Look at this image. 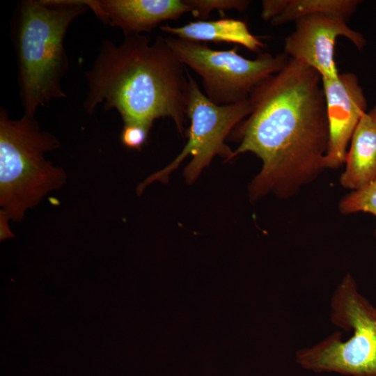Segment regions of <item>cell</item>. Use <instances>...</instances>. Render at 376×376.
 I'll return each instance as SVG.
<instances>
[{"mask_svg":"<svg viewBox=\"0 0 376 376\" xmlns=\"http://www.w3.org/2000/svg\"><path fill=\"white\" fill-rule=\"evenodd\" d=\"M251 113L235 131L233 157L250 152L263 162L250 185L256 199L288 196L324 169L329 122L321 75L295 59L250 95Z\"/></svg>","mask_w":376,"mask_h":376,"instance_id":"1","label":"cell"},{"mask_svg":"<svg viewBox=\"0 0 376 376\" xmlns=\"http://www.w3.org/2000/svg\"><path fill=\"white\" fill-rule=\"evenodd\" d=\"M88 94L84 107L116 109L124 125L150 130L159 118H171L183 135L189 98L188 71L159 36L153 42L144 34L124 36L117 45L104 40L92 68L86 74Z\"/></svg>","mask_w":376,"mask_h":376,"instance_id":"2","label":"cell"},{"mask_svg":"<svg viewBox=\"0 0 376 376\" xmlns=\"http://www.w3.org/2000/svg\"><path fill=\"white\" fill-rule=\"evenodd\" d=\"M88 10L82 0H26L19 4L15 47L24 113L65 97L61 81L69 70L64 39L72 22Z\"/></svg>","mask_w":376,"mask_h":376,"instance_id":"3","label":"cell"},{"mask_svg":"<svg viewBox=\"0 0 376 376\" xmlns=\"http://www.w3.org/2000/svg\"><path fill=\"white\" fill-rule=\"evenodd\" d=\"M34 117L24 113L13 120L0 110L1 212L14 221L66 180L65 171L45 157L58 148V140L42 130Z\"/></svg>","mask_w":376,"mask_h":376,"instance_id":"4","label":"cell"},{"mask_svg":"<svg viewBox=\"0 0 376 376\" xmlns=\"http://www.w3.org/2000/svg\"><path fill=\"white\" fill-rule=\"evenodd\" d=\"M331 320L352 336L343 340L334 332L317 344L299 350L296 363L315 373L376 376V307L359 291L350 274L338 284L331 301Z\"/></svg>","mask_w":376,"mask_h":376,"instance_id":"5","label":"cell"},{"mask_svg":"<svg viewBox=\"0 0 376 376\" xmlns=\"http://www.w3.org/2000/svg\"><path fill=\"white\" fill-rule=\"evenodd\" d=\"M165 40L180 61L201 77L206 97L220 106L249 100L290 60L284 53H259L255 59H249L239 54L237 47L214 50L202 42L172 36Z\"/></svg>","mask_w":376,"mask_h":376,"instance_id":"6","label":"cell"},{"mask_svg":"<svg viewBox=\"0 0 376 376\" xmlns=\"http://www.w3.org/2000/svg\"><path fill=\"white\" fill-rule=\"evenodd\" d=\"M189 98L187 116L190 120L188 141L182 152L165 169L148 178L138 187L140 193L150 183L166 182L169 175L189 155L193 159L185 169L188 182H194L201 171L216 155L230 160L233 151L225 143L232 129L246 118L252 111L250 100L228 105H217L203 93L188 72Z\"/></svg>","mask_w":376,"mask_h":376,"instance_id":"7","label":"cell"},{"mask_svg":"<svg viewBox=\"0 0 376 376\" xmlns=\"http://www.w3.org/2000/svg\"><path fill=\"white\" fill-rule=\"evenodd\" d=\"M347 22L325 14L299 19L294 31L285 38L283 53L315 70L322 78H336L339 75L334 57L336 39L347 38L359 51L367 44L363 35L351 29Z\"/></svg>","mask_w":376,"mask_h":376,"instance_id":"8","label":"cell"},{"mask_svg":"<svg viewBox=\"0 0 376 376\" xmlns=\"http://www.w3.org/2000/svg\"><path fill=\"white\" fill-rule=\"evenodd\" d=\"M329 122V143L324 169H337L345 161L347 146L368 102L354 73H339L336 78H322Z\"/></svg>","mask_w":376,"mask_h":376,"instance_id":"9","label":"cell"},{"mask_svg":"<svg viewBox=\"0 0 376 376\" xmlns=\"http://www.w3.org/2000/svg\"><path fill=\"white\" fill-rule=\"evenodd\" d=\"M104 24L120 28L124 36L150 32L165 20L191 13L187 0H82Z\"/></svg>","mask_w":376,"mask_h":376,"instance_id":"10","label":"cell"},{"mask_svg":"<svg viewBox=\"0 0 376 376\" xmlns=\"http://www.w3.org/2000/svg\"><path fill=\"white\" fill-rule=\"evenodd\" d=\"M340 182L357 190L376 178V105L360 119L350 140Z\"/></svg>","mask_w":376,"mask_h":376,"instance_id":"11","label":"cell"},{"mask_svg":"<svg viewBox=\"0 0 376 376\" xmlns=\"http://www.w3.org/2000/svg\"><path fill=\"white\" fill-rule=\"evenodd\" d=\"M160 29L184 40L236 43L254 52H260L265 47L260 38L251 33L246 23L237 19L197 20L177 27L166 24L161 26Z\"/></svg>","mask_w":376,"mask_h":376,"instance_id":"12","label":"cell"},{"mask_svg":"<svg viewBox=\"0 0 376 376\" xmlns=\"http://www.w3.org/2000/svg\"><path fill=\"white\" fill-rule=\"evenodd\" d=\"M361 3L360 0H285L283 10L270 24L281 26L315 14L334 15L348 20Z\"/></svg>","mask_w":376,"mask_h":376,"instance_id":"13","label":"cell"},{"mask_svg":"<svg viewBox=\"0 0 376 376\" xmlns=\"http://www.w3.org/2000/svg\"><path fill=\"white\" fill-rule=\"evenodd\" d=\"M343 214L355 212L370 213L376 217V178L361 189L354 190L344 198L339 204ZM376 236V230L375 231Z\"/></svg>","mask_w":376,"mask_h":376,"instance_id":"14","label":"cell"},{"mask_svg":"<svg viewBox=\"0 0 376 376\" xmlns=\"http://www.w3.org/2000/svg\"><path fill=\"white\" fill-rule=\"evenodd\" d=\"M191 13L198 20H206L211 12L227 10H245L249 6L247 0H187Z\"/></svg>","mask_w":376,"mask_h":376,"instance_id":"15","label":"cell"},{"mask_svg":"<svg viewBox=\"0 0 376 376\" xmlns=\"http://www.w3.org/2000/svg\"><path fill=\"white\" fill-rule=\"evenodd\" d=\"M149 131L139 125H124L120 133V141L127 148L140 150L147 139Z\"/></svg>","mask_w":376,"mask_h":376,"instance_id":"16","label":"cell"},{"mask_svg":"<svg viewBox=\"0 0 376 376\" xmlns=\"http://www.w3.org/2000/svg\"><path fill=\"white\" fill-rule=\"evenodd\" d=\"M285 0H263L261 17L265 21H271L283 10Z\"/></svg>","mask_w":376,"mask_h":376,"instance_id":"17","label":"cell"},{"mask_svg":"<svg viewBox=\"0 0 376 376\" xmlns=\"http://www.w3.org/2000/svg\"><path fill=\"white\" fill-rule=\"evenodd\" d=\"M1 240H3L7 238H10L13 236L11 231L8 228V220L9 219L2 212H1Z\"/></svg>","mask_w":376,"mask_h":376,"instance_id":"18","label":"cell"}]
</instances>
